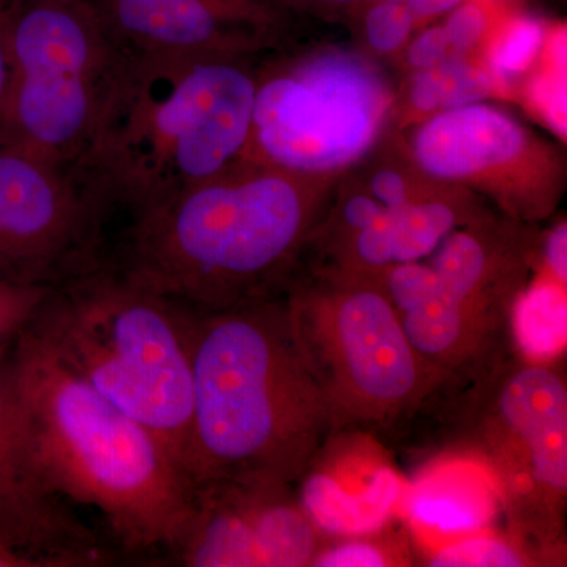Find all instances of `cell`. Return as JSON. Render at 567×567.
<instances>
[{
  "mask_svg": "<svg viewBox=\"0 0 567 567\" xmlns=\"http://www.w3.org/2000/svg\"><path fill=\"white\" fill-rule=\"evenodd\" d=\"M462 2L464 0H409L405 6L412 11L417 25L421 22L432 20V18L450 13Z\"/></svg>",
  "mask_w": 567,
  "mask_h": 567,
  "instance_id": "cell-29",
  "label": "cell"
},
{
  "mask_svg": "<svg viewBox=\"0 0 567 567\" xmlns=\"http://www.w3.org/2000/svg\"><path fill=\"white\" fill-rule=\"evenodd\" d=\"M284 300L339 429L395 440L445 386L374 279L300 270Z\"/></svg>",
  "mask_w": 567,
  "mask_h": 567,
  "instance_id": "cell-7",
  "label": "cell"
},
{
  "mask_svg": "<svg viewBox=\"0 0 567 567\" xmlns=\"http://www.w3.org/2000/svg\"><path fill=\"white\" fill-rule=\"evenodd\" d=\"M417 171L486 197L502 215L535 226L561 197V155L502 107L466 104L424 118L410 140Z\"/></svg>",
  "mask_w": 567,
  "mask_h": 567,
  "instance_id": "cell-10",
  "label": "cell"
},
{
  "mask_svg": "<svg viewBox=\"0 0 567 567\" xmlns=\"http://www.w3.org/2000/svg\"><path fill=\"white\" fill-rule=\"evenodd\" d=\"M0 567H44V563L35 555L0 539Z\"/></svg>",
  "mask_w": 567,
  "mask_h": 567,
  "instance_id": "cell-30",
  "label": "cell"
},
{
  "mask_svg": "<svg viewBox=\"0 0 567 567\" xmlns=\"http://www.w3.org/2000/svg\"><path fill=\"white\" fill-rule=\"evenodd\" d=\"M527 85V100L537 117L559 140H566V29L548 31L546 47Z\"/></svg>",
  "mask_w": 567,
  "mask_h": 567,
  "instance_id": "cell-21",
  "label": "cell"
},
{
  "mask_svg": "<svg viewBox=\"0 0 567 567\" xmlns=\"http://www.w3.org/2000/svg\"><path fill=\"white\" fill-rule=\"evenodd\" d=\"M405 486L382 439L360 429H338L295 491L312 524L334 537L375 532L393 520Z\"/></svg>",
  "mask_w": 567,
  "mask_h": 567,
  "instance_id": "cell-14",
  "label": "cell"
},
{
  "mask_svg": "<svg viewBox=\"0 0 567 567\" xmlns=\"http://www.w3.org/2000/svg\"><path fill=\"white\" fill-rule=\"evenodd\" d=\"M363 35L369 50L379 55H393L409 43L415 18L405 3L363 2Z\"/></svg>",
  "mask_w": 567,
  "mask_h": 567,
  "instance_id": "cell-23",
  "label": "cell"
},
{
  "mask_svg": "<svg viewBox=\"0 0 567 567\" xmlns=\"http://www.w3.org/2000/svg\"><path fill=\"white\" fill-rule=\"evenodd\" d=\"M13 65H11L9 31H7V2L0 0V114L9 96Z\"/></svg>",
  "mask_w": 567,
  "mask_h": 567,
  "instance_id": "cell-28",
  "label": "cell"
},
{
  "mask_svg": "<svg viewBox=\"0 0 567 567\" xmlns=\"http://www.w3.org/2000/svg\"><path fill=\"white\" fill-rule=\"evenodd\" d=\"M25 330L183 468L193 421L189 309L99 264L52 287Z\"/></svg>",
  "mask_w": 567,
  "mask_h": 567,
  "instance_id": "cell-6",
  "label": "cell"
},
{
  "mask_svg": "<svg viewBox=\"0 0 567 567\" xmlns=\"http://www.w3.org/2000/svg\"><path fill=\"white\" fill-rule=\"evenodd\" d=\"M447 14L443 28L450 41V58H470L473 51L483 50L503 18L498 0H464Z\"/></svg>",
  "mask_w": 567,
  "mask_h": 567,
  "instance_id": "cell-22",
  "label": "cell"
},
{
  "mask_svg": "<svg viewBox=\"0 0 567 567\" xmlns=\"http://www.w3.org/2000/svg\"><path fill=\"white\" fill-rule=\"evenodd\" d=\"M547 35L548 28L536 18L503 14L483 48L486 51L484 65L494 74L503 91L509 89L511 82L520 80L536 69Z\"/></svg>",
  "mask_w": 567,
  "mask_h": 567,
  "instance_id": "cell-20",
  "label": "cell"
},
{
  "mask_svg": "<svg viewBox=\"0 0 567 567\" xmlns=\"http://www.w3.org/2000/svg\"><path fill=\"white\" fill-rule=\"evenodd\" d=\"M424 435L432 456L472 458L491 473L506 532L543 566L561 565L567 502L565 360L514 353L475 382L445 388L401 436Z\"/></svg>",
  "mask_w": 567,
  "mask_h": 567,
  "instance_id": "cell-5",
  "label": "cell"
},
{
  "mask_svg": "<svg viewBox=\"0 0 567 567\" xmlns=\"http://www.w3.org/2000/svg\"><path fill=\"white\" fill-rule=\"evenodd\" d=\"M405 63L415 71L434 69L451 55L443 24L432 25L405 44Z\"/></svg>",
  "mask_w": 567,
  "mask_h": 567,
  "instance_id": "cell-26",
  "label": "cell"
},
{
  "mask_svg": "<svg viewBox=\"0 0 567 567\" xmlns=\"http://www.w3.org/2000/svg\"><path fill=\"white\" fill-rule=\"evenodd\" d=\"M256 93L246 58L122 50L73 169L104 218L117 208L137 215L240 162Z\"/></svg>",
  "mask_w": 567,
  "mask_h": 567,
  "instance_id": "cell-3",
  "label": "cell"
},
{
  "mask_svg": "<svg viewBox=\"0 0 567 567\" xmlns=\"http://www.w3.org/2000/svg\"><path fill=\"white\" fill-rule=\"evenodd\" d=\"M394 107L390 82L360 55L322 50L257 73L240 162L292 173L347 174L372 152Z\"/></svg>",
  "mask_w": 567,
  "mask_h": 567,
  "instance_id": "cell-9",
  "label": "cell"
},
{
  "mask_svg": "<svg viewBox=\"0 0 567 567\" xmlns=\"http://www.w3.org/2000/svg\"><path fill=\"white\" fill-rule=\"evenodd\" d=\"M123 51L192 58H248L282 28L275 0H96Z\"/></svg>",
  "mask_w": 567,
  "mask_h": 567,
  "instance_id": "cell-12",
  "label": "cell"
},
{
  "mask_svg": "<svg viewBox=\"0 0 567 567\" xmlns=\"http://www.w3.org/2000/svg\"><path fill=\"white\" fill-rule=\"evenodd\" d=\"M7 364L33 456L52 491L93 507L128 554H175L193 518L194 487L166 446L28 330Z\"/></svg>",
  "mask_w": 567,
  "mask_h": 567,
  "instance_id": "cell-4",
  "label": "cell"
},
{
  "mask_svg": "<svg viewBox=\"0 0 567 567\" xmlns=\"http://www.w3.org/2000/svg\"><path fill=\"white\" fill-rule=\"evenodd\" d=\"M363 2H398V3H406L409 0H363ZM361 2V3H363Z\"/></svg>",
  "mask_w": 567,
  "mask_h": 567,
  "instance_id": "cell-32",
  "label": "cell"
},
{
  "mask_svg": "<svg viewBox=\"0 0 567 567\" xmlns=\"http://www.w3.org/2000/svg\"><path fill=\"white\" fill-rule=\"evenodd\" d=\"M424 565L432 567H527L543 566L532 548L498 529L470 533L416 548Z\"/></svg>",
  "mask_w": 567,
  "mask_h": 567,
  "instance_id": "cell-19",
  "label": "cell"
},
{
  "mask_svg": "<svg viewBox=\"0 0 567 567\" xmlns=\"http://www.w3.org/2000/svg\"><path fill=\"white\" fill-rule=\"evenodd\" d=\"M395 518V517H394ZM388 522L375 532L354 536H324L309 567L415 566L417 554L409 527Z\"/></svg>",
  "mask_w": 567,
  "mask_h": 567,
  "instance_id": "cell-18",
  "label": "cell"
},
{
  "mask_svg": "<svg viewBox=\"0 0 567 567\" xmlns=\"http://www.w3.org/2000/svg\"><path fill=\"white\" fill-rule=\"evenodd\" d=\"M0 539L44 567L104 566L110 555L37 465L6 354L0 357Z\"/></svg>",
  "mask_w": 567,
  "mask_h": 567,
  "instance_id": "cell-13",
  "label": "cell"
},
{
  "mask_svg": "<svg viewBox=\"0 0 567 567\" xmlns=\"http://www.w3.org/2000/svg\"><path fill=\"white\" fill-rule=\"evenodd\" d=\"M399 516L404 517L415 548L451 537L495 528L503 517L494 477L483 465L462 456L439 454L406 481Z\"/></svg>",
  "mask_w": 567,
  "mask_h": 567,
  "instance_id": "cell-16",
  "label": "cell"
},
{
  "mask_svg": "<svg viewBox=\"0 0 567 567\" xmlns=\"http://www.w3.org/2000/svg\"><path fill=\"white\" fill-rule=\"evenodd\" d=\"M279 7L293 6L316 11H347L358 9L363 0H275Z\"/></svg>",
  "mask_w": 567,
  "mask_h": 567,
  "instance_id": "cell-31",
  "label": "cell"
},
{
  "mask_svg": "<svg viewBox=\"0 0 567 567\" xmlns=\"http://www.w3.org/2000/svg\"><path fill=\"white\" fill-rule=\"evenodd\" d=\"M364 185L361 188L385 208L386 212L399 210L405 205L415 203L417 199L429 196V194L439 192L445 183H416L401 167L385 166L382 164L365 177Z\"/></svg>",
  "mask_w": 567,
  "mask_h": 567,
  "instance_id": "cell-25",
  "label": "cell"
},
{
  "mask_svg": "<svg viewBox=\"0 0 567 567\" xmlns=\"http://www.w3.org/2000/svg\"><path fill=\"white\" fill-rule=\"evenodd\" d=\"M52 287L0 278V357L29 327Z\"/></svg>",
  "mask_w": 567,
  "mask_h": 567,
  "instance_id": "cell-24",
  "label": "cell"
},
{
  "mask_svg": "<svg viewBox=\"0 0 567 567\" xmlns=\"http://www.w3.org/2000/svg\"><path fill=\"white\" fill-rule=\"evenodd\" d=\"M7 31L13 78L0 144L73 169L122 48L91 0H7Z\"/></svg>",
  "mask_w": 567,
  "mask_h": 567,
  "instance_id": "cell-8",
  "label": "cell"
},
{
  "mask_svg": "<svg viewBox=\"0 0 567 567\" xmlns=\"http://www.w3.org/2000/svg\"><path fill=\"white\" fill-rule=\"evenodd\" d=\"M193 421L183 470L194 486H295L339 425L306 363L286 300L189 309Z\"/></svg>",
  "mask_w": 567,
  "mask_h": 567,
  "instance_id": "cell-2",
  "label": "cell"
},
{
  "mask_svg": "<svg viewBox=\"0 0 567 567\" xmlns=\"http://www.w3.org/2000/svg\"><path fill=\"white\" fill-rule=\"evenodd\" d=\"M103 223L76 171L0 144V278L54 287L95 267Z\"/></svg>",
  "mask_w": 567,
  "mask_h": 567,
  "instance_id": "cell-11",
  "label": "cell"
},
{
  "mask_svg": "<svg viewBox=\"0 0 567 567\" xmlns=\"http://www.w3.org/2000/svg\"><path fill=\"white\" fill-rule=\"evenodd\" d=\"M484 210L473 193L443 185L439 192L386 212L379 221L317 260L316 270L346 276H371L393 265L427 259L457 227L475 221Z\"/></svg>",
  "mask_w": 567,
  "mask_h": 567,
  "instance_id": "cell-15",
  "label": "cell"
},
{
  "mask_svg": "<svg viewBox=\"0 0 567 567\" xmlns=\"http://www.w3.org/2000/svg\"><path fill=\"white\" fill-rule=\"evenodd\" d=\"M516 352L533 363L563 360L566 350V286L537 268L513 311Z\"/></svg>",
  "mask_w": 567,
  "mask_h": 567,
  "instance_id": "cell-17",
  "label": "cell"
},
{
  "mask_svg": "<svg viewBox=\"0 0 567 567\" xmlns=\"http://www.w3.org/2000/svg\"><path fill=\"white\" fill-rule=\"evenodd\" d=\"M344 175L235 163L133 215L115 268L192 311L281 297L303 267Z\"/></svg>",
  "mask_w": 567,
  "mask_h": 567,
  "instance_id": "cell-1",
  "label": "cell"
},
{
  "mask_svg": "<svg viewBox=\"0 0 567 567\" xmlns=\"http://www.w3.org/2000/svg\"><path fill=\"white\" fill-rule=\"evenodd\" d=\"M539 268L557 279L558 282L567 284V224L566 219L555 224L548 230L540 246Z\"/></svg>",
  "mask_w": 567,
  "mask_h": 567,
  "instance_id": "cell-27",
  "label": "cell"
}]
</instances>
